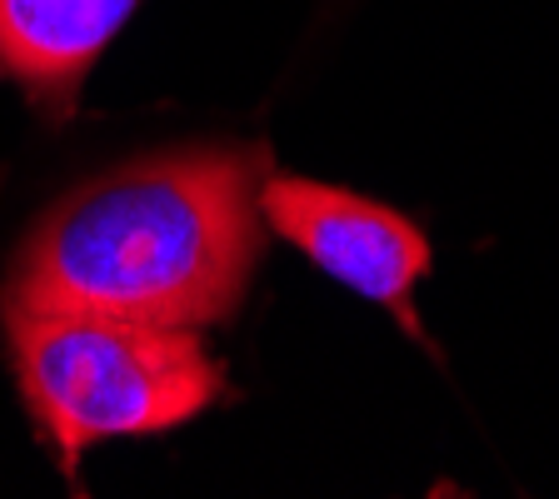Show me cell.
Segmentation results:
<instances>
[{
    "instance_id": "cell-1",
    "label": "cell",
    "mask_w": 559,
    "mask_h": 499,
    "mask_svg": "<svg viewBox=\"0 0 559 499\" xmlns=\"http://www.w3.org/2000/svg\"><path fill=\"white\" fill-rule=\"evenodd\" d=\"M260 260V155L165 151L70 190L31 230L5 310H85L205 330Z\"/></svg>"
},
{
    "instance_id": "cell-4",
    "label": "cell",
    "mask_w": 559,
    "mask_h": 499,
    "mask_svg": "<svg viewBox=\"0 0 559 499\" xmlns=\"http://www.w3.org/2000/svg\"><path fill=\"white\" fill-rule=\"evenodd\" d=\"M135 0H0V75L35 105L66 116L85 70L95 66Z\"/></svg>"
},
{
    "instance_id": "cell-2",
    "label": "cell",
    "mask_w": 559,
    "mask_h": 499,
    "mask_svg": "<svg viewBox=\"0 0 559 499\" xmlns=\"http://www.w3.org/2000/svg\"><path fill=\"white\" fill-rule=\"evenodd\" d=\"M15 380L66 465L116 435H160L195 419L225 375L195 330L85 310H5Z\"/></svg>"
},
{
    "instance_id": "cell-3",
    "label": "cell",
    "mask_w": 559,
    "mask_h": 499,
    "mask_svg": "<svg viewBox=\"0 0 559 499\" xmlns=\"http://www.w3.org/2000/svg\"><path fill=\"white\" fill-rule=\"evenodd\" d=\"M260 215L290 245H300L325 275L384 305L409 335H419L415 285L430 270V245L405 215L300 175H270L260 186Z\"/></svg>"
}]
</instances>
